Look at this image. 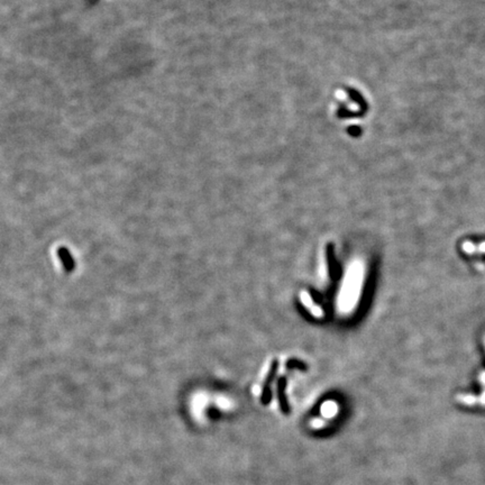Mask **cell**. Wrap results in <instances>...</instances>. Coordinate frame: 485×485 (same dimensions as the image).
<instances>
[{
  "mask_svg": "<svg viewBox=\"0 0 485 485\" xmlns=\"http://www.w3.org/2000/svg\"><path fill=\"white\" fill-rule=\"evenodd\" d=\"M277 368H279V362L276 359H274L272 364L270 366V371L268 377L264 382V385H263V391H262V397H261V402L262 404H269L271 400H272V391H271V385H272L273 380L275 378Z\"/></svg>",
  "mask_w": 485,
  "mask_h": 485,
  "instance_id": "6da1fadb",
  "label": "cell"
},
{
  "mask_svg": "<svg viewBox=\"0 0 485 485\" xmlns=\"http://www.w3.org/2000/svg\"><path fill=\"white\" fill-rule=\"evenodd\" d=\"M285 386H287V379L281 377L277 381V400H279L280 409L284 416L290 413V405H289L288 398L285 396Z\"/></svg>",
  "mask_w": 485,
  "mask_h": 485,
  "instance_id": "7a4b0ae2",
  "label": "cell"
},
{
  "mask_svg": "<svg viewBox=\"0 0 485 485\" xmlns=\"http://www.w3.org/2000/svg\"><path fill=\"white\" fill-rule=\"evenodd\" d=\"M327 259H328V269L330 276L335 277L336 275V264H335V258H334V246L333 244H328L327 245Z\"/></svg>",
  "mask_w": 485,
  "mask_h": 485,
  "instance_id": "3957f363",
  "label": "cell"
},
{
  "mask_svg": "<svg viewBox=\"0 0 485 485\" xmlns=\"http://www.w3.org/2000/svg\"><path fill=\"white\" fill-rule=\"evenodd\" d=\"M285 365H287L288 368H290V370H293V368H298V370L303 371V372H306L307 367H308L306 363H303L302 360L295 359V358L289 359L288 362L285 363Z\"/></svg>",
  "mask_w": 485,
  "mask_h": 485,
  "instance_id": "277c9868",
  "label": "cell"
},
{
  "mask_svg": "<svg viewBox=\"0 0 485 485\" xmlns=\"http://www.w3.org/2000/svg\"><path fill=\"white\" fill-rule=\"evenodd\" d=\"M461 400L463 401L464 403H467L468 405H472L476 401L475 398L474 397H471V396H468V397H462Z\"/></svg>",
  "mask_w": 485,
  "mask_h": 485,
  "instance_id": "5b68a950",
  "label": "cell"
},
{
  "mask_svg": "<svg viewBox=\"0 0 485 485\" xmlns=\"http://www.w3.org/2000/svg\"><path fill=\"white\" fill-rule=\"evenodd\" d=\"M310 295L316 303H321V298H320V295H318V292H316L314 290H310Z\"/></svg>",
  "mask_w": 485,
  "mask_h": 485,
  "instance_id": "8992f818",
  "label": "cell"
}]
</instances>
